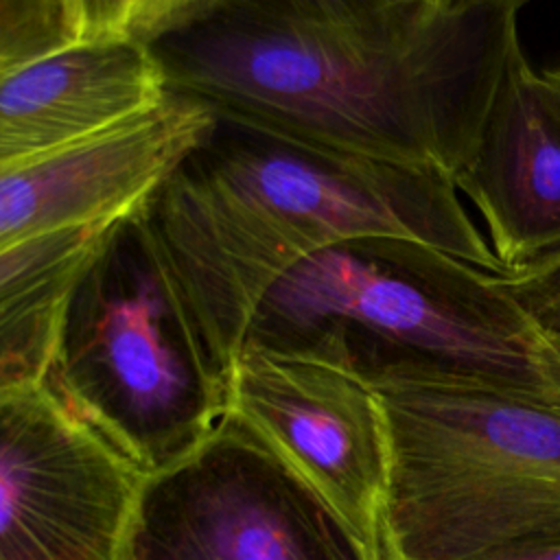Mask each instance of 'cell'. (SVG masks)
I'll use <instances>...</instances> for the list:
<instances>
[{"mask_svg":"<svg viewBox=\"0 0 560 560\" xmlns=\"http://www.w3.org/2000/svg\"><path fill=\"white\" fill-rule=\"evenodd\" d=\"M147 44L168 90L217 116L455 177L521 42L516 9L490 0L363 22L278 0H203Z\"/></svg>","mask_w":560,"mask_h":560,"instance_id":"obj_1","label":"cell"},{"mask_svg":"<svg viewBox=\"0 0 560 560\" xmlns=\"http://www.w3.org/2000/svg\"><path fill=\"white\" fill-rule=\"evenodd\" d=\"M188 341L221 378L267 293L343 241L402 236L505 273L451 175L217 116L127 225Z\"/></svg>","mask_w":560,"mask_h":560,"instance_id":"obj_2","label":"cell"},{"mask_svg":"<svg viewBox=\"0 0 560 560\" xmlns=\"http://www.w3.org/2000/svg\"><path fill=\"white\" fill-rule=\"evenodd\" d=\"M245 341L374 389L470 383L560 405V352L503 276L413 238L363 236L313 254L267 293Z\"/></svg>","mask_w":560,"mask_h":560,"instance_id":"obj_3","label":"cell"},{"mask_svg":"<svg viewBox=\"0 0 560 560\" xmlns=\"http://www.w3.org/2000/svg\"><path fill=\"white\" fill-rule=\"evenodd\" d=\"M376 394L389 560H477L560 534V405L470 383Z\"/></svg>","mask_w":560,"mask_h":560,"instance_id":"obj_4","label":"cell"},{"mask_svg":"<svg viewBox=\"0 0 560 560\" xmlns=\"http://www.w3.org/2000/svg\"><path fill=\"white\" fill-rule=\"evenodd\" d=\"M44 383L149 475L230 416V381L201 361L127 228L81 287Z\"/></svg>","mask_w":560,"mask_h":560,"instance_id":"obj_5","label":"cell"},{"mask_svg":"<svg viewBox=\"0 0 560 560\" xmlns=\"http://www.w3.org/2000/svg\"><path fill=\"white\" fill-rule=\"evenodd\" d=\"M120 560H361L350 534L236 416L149 477Z\"/></svg>","mask_w":560,"mask_h":560,"instance_id":"obj_6","label":"cell"},{"mask_svg":"<svg viewBox=\"0 0 560 560\" xmlns=\"http://www.w3.org/2000/svg\"><path fill=\"white\" fill-rule=\"evenodd\" d=\"M149 477L44 381L0 389V560H120Z\"/></svg>","mask_w":560,"mask_h":560,"instance_id":"obj_7","label":"cell"},{"mask_svg":"<svg viewBox=\"0 0 560 560\" xmlns=\"http://www.w3.org/2000/svg\"><path fill=\"white\" fill-rule=\"evenodd\" d=\"M230 413L319 497L361 560H389V435L372 385L337 365L245 341L232 365Z\"/></svg>","mask_w":560,"mask_h":560,"instance_id":"obj_8","label":"cell"},{"mask_svg":"<svg viewBox=\"0 0 560 560\" xmlns=\"http://www.w3.org/2000/svg\"><path fill=\"white\" fill-rule=\"evenodd\" d=\"M214 122L210 105L168 90L160 105L116 127L0 164V245L133 217Z\"/></svg>","mask_w":560,"mask_h":560,"instance_id":"obj_9","label":"cell"},{"mask_svg":"<svg viewBox=\"0 0 560 560\" xmlns=\"http://www.w3.org/2000/svg\"><path fill=\"white\" fill-rule=\"evenodd\" d=\"M453 182L483 217L505 273L560 254V96L521 44Z\"/></svg>","mask_w":560,"mask_h":560,"instance_id":"obj_10","label":"cell"},{"mask_svg":"<svg viewBox=\"0 0 560 560\" xmlns=\"http://www.w3.org/2000/svg\"><path fill=\"white\" fill-rule=\"evenodd\" d=\"M166 96V74L138 39L81 44L0 72V164L116 127Z\"/></svg>","mask_w":560,"mask_h":560,"instance_id":"obj_11","label":"cell"},{"mask_svg":"<svg viewBox=\"0 0 560 560\" xmlns=\"http://www.w3.org/2000/svg\"><path fill=\"white\" fill-rule=\"evenodd\" d=\"M131 219H103L0 245V389L48 376L81 287Z\"/></svg>","mask_w":560,"mask_h":560,"instance_id":"obj_12","label":"cell"},{"mask_svg":"<svg viewBox=\"0 0 560 560\" xmlns=\"http://www.w3.org/2000/svg\"><path fill=\"white\" fill-rule=\"evenodd\" d=\"M133 0H0V72L81 44L131 39Z\"/></svg>","mask_w":560,"mask_h":560,"instance_id":"obj_13","label":"cell"},{"mask_svg":"<svg viewBox=\"0 0 560 560\" xmlns=\"http://www.w3.org/2000/svg\"><path fill=\"white\" fill-rule=\"evenodd\" d=\"M501 276L512 295L547 332H560V254Z\"/></svg>","mask_w":560,"mask_h":560,"instance_id":"obj_14","label":"cell"},{"mask_svg":"<svg viewBox=\"0 0 560 560\" xmlns=\"http://www.w3.org/2000/svg\"><path fill=\"white\" fill-rule=\"evenodd\" d=\"M291 9L308 15L341 20V22H363L374 20L413 4L435 2V0H278Z\"/></svg>","mask_w":560,"mask_h":560,"instance_id":"obj_15","label":"cell"},{"mask_svg":"<svg viewBox=\"0 0 560 560\" xmlns=\"http://www.w3.org/2000/svg\"><path fill=\"white\" fill-rule=\"evenodd\" d=\"M203 0H133L131 39L149 42Z\"/></svg>","mask_w":560,"mask_h":560,"instance_id":"obj_16","label":"cell"},{"mask_svg":"<svg viewBox=\"0 0 560 560\" xmlns=\"http://www.w3.org/2000/svg\"><path fill=\"white\" fill-rule=\"evenodd\" d=\"M477 560H560V534L494 549Z\"/></svg>","mask_w":560,"mask_h":560,"instance_id":"obj_17","label":"cell"},{"mask_svg":"<svg viewBox=\"0 0 560 560\" xmlns=\"http://www.w3.org/2000/svg\"><path fill=\"white\" fill-rule=\"evenodd\" d=\"M545 74V79L549 81V85L558 92V96H560V68H556V70H545L542 72Z\"/></svg>","mask_w":560,"mask_h":560,"instance_id":"obj_18","label":"cell"},{"mask_svg":"<svg viewBox=\"0 0 560 560\" xmlns=\"http://www.w3.org/2000/svg\"><path fill=\"white\" fill-rule=\"evenodd\" d=\"M490 2L501 4V7H510V9H516V11H518V7H521V4H525L527 0H490Z\"/></svg>","mask_w":560,"mask_h":560,"instance_id":"obj_19","label":"cell"},{"mask_svg":"<svg viewBox=\"0 0 560 560\" xmlns=\"http://www.w3.org/2000/svg\"><path fill=\"white\" fill-rule=\"evenodd\" d=\"M549 335H551V339H553V343H556V348L560 352V332H549Z\"/></svg>","mask_w":560,"mask_h":560,"instance_id":"obj_20","label":"cell"}]
</instances>
